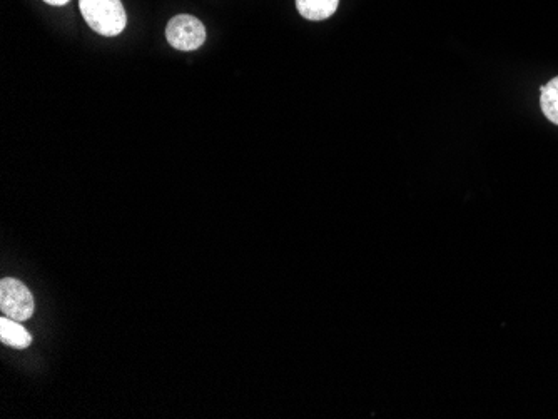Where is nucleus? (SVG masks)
I'll return each instance as SVG.
<instances>
[{
  "mask_svg": "<svg viewBox=\"0 0 558 419\" xmlns=\"http://www.w3.org/2000/svg\"><path fill=\"white\" fill-rule=\"evenodd\" d=\"M542 97H540V106L542 112L548 121L558 126V77L548 82L547 86L540 87Z\"/></svg>",
  "mask_w": 558,
  "mask_h": 419,
  "instance_id": "423d86ee",
  "label": "nucleus"
},
{
  "mask_svg": "<svg viewBox=\"0 0 558 419\" xmlns=\"http://www.w3.org/2000/svg\"><path fill=\"white\" fill-rule=\"evenodd\" d=\"M0 309L7 318L24 323L32 318L36 304L26 284L17 279L6 278L0 283Z\"/></svg>",
  "mask_w": 558,
  "mask_h": 419,
  "instance_id": "f03ea898",
  "label": "nucleus"
},
{
  "mask_svg": "<svg viewBox=\"0 0 558 419\" xmlns=\"http://www.w3.org/2000/svg\"><path fill=\"white\" fill-rule=\"evenodd\" d=\"M44 2H46V4H49V6L62 7L66 6V4H69L71 0H44Z\"/></svg>",
  "mask_w": 558,
  "mask_h": 419,
  "instance_id": "0eeeda50",
  "label": "nucleus"
},
{
  "mask_svg": "<svg viewBox=\"0 0 558 419\" xmlns=\"http://www.w3.org/2000/svg\"><path fill=\"white\" fill-rule=\"evenodd\" d=\"M166 39L178 51H198L206 42V27L198 17L179 14L168 22Z\"/></svg>",
  "mask_w": 558,
  "mask_h": 419,
  "instance_id": "7ed1b4c3",
  "label": "nucleus"
},
{
  "mask_svg": "<svg viewBox=\"0 0 558 419\" xmlns=\"http://www.w3.org/2000/svg\"><path fill=\"white\" fill-rule=\"evenodd\" d=\"M340 0H296V9L308 21H325L335 14Z\"/></svg>",
  "mask_w": 558,
  "mask_h": 419,
  "instance_id": "39448f33",
  "label": "nucleus"
},
{
  "mask_svg": "<svg viewBox=\"0 0 558 419\" xmlns=\"http://www.w3.org/2000/svg\"><path fill=\"white\" fill-rule=\"evenodd\" d=\"M0 341L11 348L26 349L31 346L32 336L24 326L4 316L0 319Z\"/></svg>",
  "mask_w": 558,
  "mask_h": 419,
  "instance_id": "20e7f679",
  "label": "nucleus"
},
{
  "mask_svg": "<svg viewBox=\"0 0 558 419\" xmlns=\"http://www.w3.org/2000/svg\"><path fill=\"white\" fill-rule=\"evenodd\" d=\"M79 9L87 26L104 37H116L127 26L121 0H79Z\"/></svg>",
  "mask_w": 558,
  "mask_h": 419,
  "instance_id": "f257e3e1",
  "label": "nucleus"
}]
</instances>
